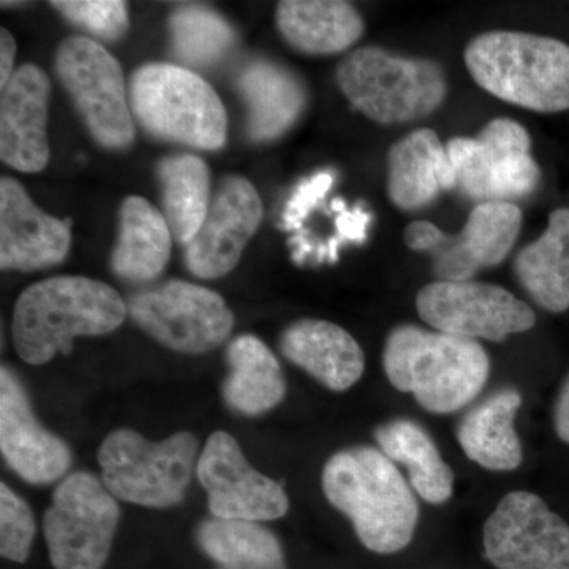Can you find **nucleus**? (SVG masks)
<instances>
[{
  "mask_svg": "<svg viewBox=\"0 0 569 569\" xmlns=\"http://www.w3.org/2000/svg\"><path fill=\"white\" fill-rule=\"evenodd\" d=\"M455 190L481 203H515L537 192L541 170L526 127L508 118L486 123L477 137L447 142Z\"/></svg>",
  "mask_w": 569,
  "mask_h": 569,
  "instance_id": "nucleus-8",
  "label": "nucleus"
},
{
  "mask_svg": "<svg viewBox=\"0 0 569 569\" xmlns=\"http://www.w3.org/2000/svg\"><path fill=\"white\" fill-rule=\"evenodd\" d=\"M332 211L339 213L336 219L337 234L328 239L326 244L317 247V261L323 263H336L339 260V249L346 242H356L362 244L367 239V227L372 220V213L365 211L361 206L348 211L346 201L342 198H336L331 203Z\"/></svg>",
  "mask_w": 569,
  "mask_h": 569,
  "instance_id": "nucleus-34",
  "label": "nucleus"
},
{
  "mask_svg": "<svg viewBox=\"0 0 569 569\" xmlns=\"http://www.w3.org/2000/svg\"><path fill=\"white\" fill-rule=\"evenodd\" d=\"M197 545L219 567L283 559L276 535L250 520L206 519L198 526Z\"/></svg>",
  "mask_w": 569,
  "mask_h": 569,
  "instance_id": "nucleus-31",
  "label": "nucleus"
},
{
  "mask_svg": "<svg viewBox=\"0 0 569 569\" xmlns=\"http://www.w3.org/2000/svg\"><path fill=\"white\" fill-rule=\"evenodd\" d=\"M321 485L329 503L351 520L367 549L388 556L410 545L419 520L418 500L380 448L336 452L325 463Z\"/></svg>",
  "mask_w": 569,
  "mask_h": 569,
  "instance_id": "nucleus-1",
  "label": "nucleus"
},
{
  "mask_svg": "<svg viewBox=\"0 0 569 569\" xmlns=\"http://www.w3.org/2000/svg\"><path fill=\"white\" fill-rule=\"evenodd\" d=\"M171 52L189 69H212L236 47V31L222 14L204 6H179L171 11Z\"/></svg>",
  "mask_w": 569,
  "mask_h": 569,
  "instance_id": "nucleus-30",
  "label": "nucleus"
},
{
  "mask_svg": "<svg viewBox=\"0 0 569 569\" xmlns=\"http://www.w3.org/2000/svg\"><path fill=\"white\" fill-rule=\"evenodd\" d=\"M50 6L71 24L102 40H121L130 28L129 9L121 0H54Z\"/></svg>",
  "mask_w": 569,
  "mask_h": 569,
  "instance_id": "nucleus-32",
  "label": "nucleus"
},
{
  "mask_svg": "<svg viewBox=\"0 0 569 569\" xmlns=\"http://www.w3.org/2000/svg\"><path fill=\"white\" fill-rule=\"evenodd\" d=\"M468 73L490 96L526 110H569V44L519 31L475 37L463 52Z\"/></svg>",
  "mask_w": 569,
  "mask_h": 569,
  "instance_id": "nucleus-4",
  "label": "nucleus"
},
{
  "mask_svg": "<svg viewBox=\"0 0 569 569\" xmlns=\"http://www.w3.org/2000/svg\"><path fill=\"white\" fill-rule=\"evenodd\" d=\"M54 70L93 141L108 151L129 149L133 114L118 59L97 41L71 36L56 51Z\"/></svg>",
  "mask_w": 569,
  "mask_h": 569,
  "instance_id": "nucleus-9",
  "label": "nucleus"
},
{
  "mask_svg": "<svg viewBox=\"0 0 569 569\" xmlns=\"http://www.w3.org/2000/svg\"><path fill=\"white\" fill-rule=\"evenodd\" d=\"M230 372L222 385L223 402L244 417L274 410L287 395L282 367L263 340L241 335L227 348Z\"/></svg>",
  "mask_w": 569,
  "mask_h": 569,
  "instance_id": "nucleus-26",
  "label": "nucleus"
},
{
  "mask_svg": "<svg viewBox=\"0 0 569 569\" xmlns=\"http://www.w3.org/2000/svg\"><path fill=\"white\" fill-rule=\"evenodd\" d=\"M520 228L522 211L515 203H481L471 209L458 234L418 220L408 224L403 241L413 252L429 254L437 280L467 282L482 269L507 260Z\"/></svg>",
  "mask_w": 569,
  "mask_h": 569,
  "instance_id": "nucleus-12",
  "label": "nucleus"
},
{
  "mask_svg": "<svg viewBox=\"0 0 569 569\" xmlns=\"http://www.w3.org/2000/svg\"><path fill=\"white\" fill-rule=\"evenodd\" d=\"M127 309L146 335L182 355L216 350L234 326L233 312L222 296L186 280L142 288L130 296Z\"/></svg>",
  "mask_w": 569,
  "mask_h": 569,
  "instance_id": "nucleus-11",
  "label": "nucleus"
},
{
  "mask_svg": "<svg viewBox=\"0 0 569 569\" xmlns=\"http://www.w3.org/2000/svg\"><path fill=\"white\" fill-rule=\"evenodd\" d=\"M263 201L249 179L227 176L217 187L200 231L183 247L187 269L198 279L230 274L263 220Z\"/></svg>",
  "mask_w": 569,
  "mask_h": 569,
  "instance_id": "nucleus-16",
  "label": "nucleus"
},
{
  "mask_svg": "<svg viewBox=\"0 0 569 569\" xmlns=\"http://www.w3.org/2000/svg\"><path fill=\"white\" fill-rule=\"evenodd\" d=\"M170 227L151 201L130 194L119 208V233L110 257L111 271L129 283L159 279L171 257Z\"/></svg>",
  "mask_w": 569,
  "mask_h": 569,
  "instance_id": "nucleus-23",
  "label": "nucleus"
},
{
  "mask_svg": "<svg viewBox=\"0 0 569 569\" xmlns=\"http://www.w3.org/2000/svg\"><path fill=\"white\" fill-rule=\"evenodd\" d=\"M71 222L41 211L17 179H0V268L31 272L62 263Z\"/></svg>",
  "mask_w": 569,
  "mask_h": 569,
  "instance_id": "nucleus-18",
  "label": "nucleus"
},
{
  "mask_svg": "<svg viewBox=\"0 0 569 569\" xmlns=\"http://www.w3.org/2000/svg\"><path fill=\"white\" fill-rule=\"evenodd\" d=\"M129 316L121 295L100 280L58 276L26 288L11 323L14 350L31 366L70 355L77 337L110 335Z\"/></svg>",
  "mask_w": 569,
  "mask_h": 569,
  "instance_id": "nucleus-2",
  "label": "nucleus"
},
{
  "mask_svg": "<svg viewBox=\"0 0 569 569\" xmlns=\"http://www.w3.org/2000/svg\"><path fill=\"white\" fill-rule=\"evenodd\" d=\"M36 520L29 505L2 482L0 485V553L3 559L24 563L31 556Z\"/></svg>",
  "mask_w": 569,
  "mask_h": 569,
  "instance_id": "nucleus-33",
  "label": "nucleus"
},
{
  "mask_svg": "<svg viewBox=\"0 0 569 569\" xmlns=\"http://www.w3.org/2000/svg\"><path fill=\"white\" fill-rule=\"evenodd\" d=\"M520 406L518 389H498L460 419L456 436L471 462L490 471L518 470L523 460L515 427Z\"/></svg>",
  "mask_w": 569,
  "mask_h": 569,
  "instance_id": "nucleus-25",
  "label": "nucleus"
},
{
  "mask_svg": "<svg viewBox=\"0 0 569 569\" xmlns=\"http://www.w3.org/2000/svg\"><path fill=\"white\" fill-rule=\"evenodd\" d=\"M383 369L397 391L413 396L430 413L448 415L481 395L490 359L478 340L399 325L387 337Z\"/></svg>",
  "mask_w": 569,
  "mask_h": 569,
  "instance_id": "nucleus-3",
  "label": "nucleus"
},
{
  "mask_svg": "<svg viewBox=\"0 0 569 569\" xmlns=\"http://www.w3.org/2000/svg\"><path fill=\"white\" fill-rule=\"evenodd\" d=\"M276 24L295 50L310 56L339 54L365 36V20L342 0H283Z\"/></svg>",
  "mask_w": 569,
  "mask_h": 569,
  "instance_id": "nucleus-24",
  "label": "nucleus"
},
{
  "mask_svg": "<svg viewBox=\"0 0 569 569\" xmlns=\"http://www.w3.org/2000/svg\"><path fill=\"white\" fill-rule=\"evenodd\" d=\"M121 520L116 497L88 471L59 482L43 516V535L54 569H102Z\"/></svg>",
  "mask_w": 569,
  "mask_h": 569,
  "instance_id": "nucleus-10",
  "label": "nucleus"
},
{
  "mask_svg": "<svg viewBox=\"0 0 569 569\" xmlns=\"http://www.w3.org/2000/svg\"><path fill=\"white\" fill-rule=\"evenodd\" d=\"M162 213L176 242L186 247L211 204V171L201 157L174 153L157 164Z\"/></svg>",
  "mask_w": 569,
  "mask_h": 569,
  "instance_id": "nucleus-29",
  "label": "nucleus"
},
{
  "mask_svg": "<svg viewBox=\"0 0 569 569\" xmlns=\"http://www.w3.org/2000/svg\"><path fill=\"white\" fill-rule=\"evenodd\" d=\"M220 569H287L283 559L249 561V563L231 565Z\"/></svg>",
  "mask_w": 569,
  "mask_h": 569,
  "instance_id": "nucleus-39",
  "label": "nucleus"
},
{
  "mask_svg": "<svg viewBox=\"0 0 569 569\" xmlns=\"http://www.w3.org/2000/svg\"><path fill=\"white\" fill-rule=\"evenodd\" d=\"M17 41L7 29L0 31V88L6 89L14 74Z\"/></svg>",
  "mask_w": 569,
  "mask_h": 569,
  "instance_id": "nucleus-37",
  "label": "nucleus"
},
{
  "mask_svg": "<svg viewBox=\"0 0 569 569\" xmlns=\"http://www.w3.org/2000/svg\"><path fill=\"white\" fill-rule=\"evenodd\" d=\"M51 81L44 70L24 63L0 99V159L21 173H40L50 162L47 123Z\"/></svg>",
  "mask_w": 569,
  "mask_h": 569,
  "instance_id": "nucleus-19",
  "label": "nucleus"
},
{
  "mask_svg": "<svg viewBox=\"0 0 569 569\" xmlns=\"http://www.w3.org/2000/svg\"><path fill=\"white\" fill-rule=\"evenodd\" d=\"M485 550L497 569H569V526L541 497L515 490L486 520Z\"/></svg>",
  "mask_w": 569,
  "mask_h": 569,
  "instance_id": "nucleus-14",
  "label": "nucleus"
},
{
  "mask_svg": "<svg viewBox=\"0 0 569 569\" xmlns=\"http://www.w3.org/2000/svg\"><path fill=\"white\" fill-rule=\"evenodd\" d=\"M0 451L7 466L33 486L66 477L73 462L69 445L40 425L28 389L7 366L0 369Z\"/></svg>",
  "mask_w": 569,
  "mask_h": 569,
  "instance_id": "nucleus-17",
  "label": "nucleus"
},
{
  "mask_svg": "<svg viewBox=\"0 0 569 569\" xmlns=\"http://www.w3.org/2000/svg\"><path fill=\"white\" fill-rule=\"evenodd\" d=\"M200 458V441L192 432L151 441L132 429L104 438L97 452L104 488L127 503L171 508L181 503Z\"/></svg>",
  "mask_w": 569,
  "mask_h": 569,
  "instance_id": "nucleus-7",
  "label": "nucleus"
},
{
  "mask_svg": "<svg viewBox=\"0 0 569 569\" xmlns=\"http://www.w3.org/2000/svg\"><path fill=\"white\" fill-rule=\"evenodd\" d=\"M133 118L157 140L219 151L228 138L222 100L197 71L174 63H144L129 82Z\"/></svg>",
  "mask_w": 569,
  "mask_h": 569,
  "instance_id": "nucleus-5",
  "label": "nucleus"
},
{
  "mask_svg": "<svg viewBox=\"0 0 569 569\" xmlns=\"http://www.w3.org/2000/svg\"><path fill=\"white\" fill-rule=\"evenodd\" d=\"M280 351L331 391H347L361 380L366 356L350 332L331 321L305 318L280 337Z\"/></svg>",
  "mask_w": 569,
  "mask_h": 569,
  "instance_id": "nucleus-22",
  "label": "nucleus"
},
{
  "mask_svg": "<svg viewBox=\"0 0 569 569\" xmlns=\"http://www.w3.org/2000/svg\"><path fill=\"white\" fill-rule=\"evenodd\" d=\"M417 310L436 331L471 340L503 342L537 325L529 305L498 284L475 280L426 284L417 296Z\"/></svg>",
  "mask_w": 569,
  "mask_h": 569,
  "instance_id": "nucleus-13",
  "label": "nucleus"
},
{
  "mask_svg": "<svg viewBox=\"0 0 569 569\" xmlns=\"http://www.w3.org/2000/svg\"><path fill=\"white\" fill-rule=\"evenodd\" d=\"M236 91L247 110V134L254 142L282 138L298 123L309 104V92L298 73L271 59H252L236 77Z\"/></svg>",
  "mask_w": 569,
  "mask_h": 569,
  "instance_id": "nucleus-20",
  "label": "nucleus"
},
{
  "mask_svg": "<svg viewBox=\"0 0 569 569\" xmlns=\"http://www.w3.org/2000/svg\"><path fill=\"white\" fill-rule=\"evenodd\" d=\"M336 81L356 110L383 126L429 118L448 96L443 67L381 47H362L339 63Z\"/></svg>",
  "mask_w": 569,
  "mask_h": 569,
  "instance_id": "nucleus-6",
  "label": "nucleus"
},
{
  "mask_svg": "<svg viewBox=\"0 0 569 569\" xmlns=\"http://www.w3.org/2000/svg\"><path fill=\"white\" fill-rule=\"evenodd\" d=\"M197 477L212 518L264 522L283 518L290 508L282 486L254 470L236 438L223 430L206 441Z\"/></svg>",
  "mask_w": 569,
  "mask_h": 569,
  "instance_id": "nucleus-15",
  "label": "nucleus"
},
{
  "mask_svg": "<svg viewBox=\"0 0 569 569\" xmlns=\"http://www.w3.org/2000/svg\"><path fill=\"white\" fill-rule=\"evenodd\" d=\"M387 164L388 197L400 211H421L441 193L455 190L447 144L432 129H418L396 141Z\"/></svg>",
  "mask_w": 569,
  "mask_h": 569,
  "instance_id": "nucleus-21",
  "label": "nucleus"
},
{
  "mask_svg": "<svg viewBox=\"0 0 569 569\" xmlns=\"http://www.w3.org/2000/svg\"><path fill=\"white\" fill-rule=\"evenodd\" d=\"M378 448L408 470L410 486L427 503H447L455 492V473L436 441L413 419L396 418L376 430Z\"/></svg>",
  "mask_w": 569,
  "mask_h": 569,
  "instance_id": "nucleus-28",
  "label": "nucleus"
},
{
  "mask_svg": "<svg viewBox=\"0 0 569 569\" xmlns=\"http://www.w3.org/2000/svg\"><path fill=\"white\" fill-rule=\"evenodd\" d=\"M288 244L293 247V260L298 264L305 263V258L307 254L313 252V242L310 241L309 233L307 231H299L298 234H295L293 238L288 241Z\"/></svg>",
  "mask_w": 569,
  "mask_h": 569,
  "instance_id": "nucleus-38",
  "label": "nucleus"
},
{
  "mask_svg": "<svg viewBox=\"0 0 569 569\" xmlns=\"http://www.w3.org/2000/svg\"><path fill=\"white\" fill-rule=\"evenodd\" d=\"M553 427L560 440L569 445V373L565 377L553 403Z\"/></svg>",
  "mask_w": 569,
  "mask_h": 569,
  "instance_id": "nucleus-36",
  "label": "nucleus"
},
{
  "mask_svg": "<svg viewBox=\"0 0 569 569\" xmlns=\"http://www.w3.org/2000/svg\"><path fill=\"white\" fill-rule=\"evenodd\" d=\"M515 274L527 295L542 309H569V208L549 213V223L537 241L523 247L515 260Z\"/></svg>",
  "mask_w": 569,
  "mask_h": 569,
  "instance_id": "nucleus-27",
  "label": "nucleus"
},
{
  "mask_svg": "<svg viewBox=\"0 0 569 569\" xmlns=\"http://www.w3.org/2000/svg\"><path fill=\"white\" fill-rule=\"evenodd\" d=\"M332 183H335V174L329 171H320L299 183L298 189L284 206L282 220L284 230L301 231L302 222L331 190Z\"/></svg>",
  "mask_w": 569,
  "mask_h": 569,
  "instance_id": "nucleus-35",
  "label": "nucleus"
}]
</instances>
